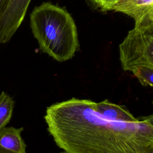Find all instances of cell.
I'll use <instances>...</instances> for the list:
<instances>
[{
	"label": "cell",
	"mask_w": 153,
	"mask_h": 153,
	"mask_svg": "<svg viewBox=\"0 0 153 153\" xmlns=\"http://www.w3.org/2000/svg\"><path fill=\"white\" fill-rule=\"evenodd\" d=\"M96 103L72 97L47 108V130L58 147L67 153H153L149 124L106 119Z\"/></svg>",
	"instance_id": "cell-1"
},
{
	"label": "cell",
	"mask_w": 153,
	"mask_h": 153,
	"mask_svg": "<svg viewBox=\"0 0 153 153\" xmlns=\"http://www.w3.org/2000/svg\"><path fill=\"white\" fill-rule=\"evenodd\" d=\"M30 24L40 50L56 60H68L78 50L79 44L75 22L64 8L43 2L32 11Z\"/></svg>",
	"instance_id": "cell-2"
},
{
	"label": "cell",
	"mask_w": 153,
	"mask_h": 153,
	"mask_svg": "<svg viewBox=\"0 0 153 153\" xmlns=\"http://www.w3.org/2000/svg\"><path fill=\"white\" fill-rule=\"evenodd\" d=\"M119 52L125 71L137 66L153 68V23L148 16L128 32L119 45Z\"/></svg>",
	"instance_id": "cell-3"
},
{
	"label": "cell",
	"mask_w": 153,
	"mask_h": 153,
	"mask_svg": "<svg viewBox=\"0 0 153 153\" xmlns=\"http://www.w3.org/2000/svg\"><path fill=\"white\" fill-rule=\"evenodd\" d=\"M31 0H10L0 17V44L12 38L23 22Z\"/></svg>",
	"instance_id": "cell-4"
},
{
	"label": "cell",
	"mask_w": 153,
	"mask_h": 153,
	"mask_svg": "<svg viewBox=\"0 0 153 153\" xmlns=\"http://www.w3.org/2000/svg\"><path fill=\"white\" fill-rule=\"evenodd\" d=\"M112 10L132 17L137 26L153 11V0H120L114 4Z\"/></svg>",
	"instance_id": "cell-5"
},
{
	"label": "cell",
	"mask_w": 153,
	"mask_h": 153,
	"mask_svg": "<svg viewBox=\"0 0 153 153\" xmlns=\"http://www.w3.org/2000/svg\"><path fill=\"white\" fill-rule=\"evenodd\" d=\"M24 128L5 127L0 130V153H26V144L21 136Z\"/></svg>",
	"instance_id": "cell-6"
},
{
	"label": "cell",
	"mask_w": 153,
	"mask_h": 153,
	"mask_svg": "<svg viewBox=\"0 0 153 153\" xmlns=\"http://www.w3.org/2000/svg\"><path fill=\"white\" fill-rule=\"evenodd\" d=\"M95 108L98 113L109 120L127 123L139 120L126 107L113 103L108 99L96 103Z\"/></svg>",
	"instance_id": "cell-7"
},
{
	"label": "cell",
	"mask_w": 153,
	"mask_h": 153,
	"mask_svg": "<svg viewBox=\"0 0 153 153\" xmlns=\"http://www.w3.org/2000/svg\"><path fill=\"white\" fill-rule=\"evenodd\" d=\"M15 102L13 97L5 91L0 94V130L10 122L13 112Z\"/></svg>",
	"instance_id": "cell-8"
},
{
	"label": "cell",
	"mask_w": 153,
	"mask_h": 153,
	"mask_svg": "<svg viewBox=\"0 0 153 153\" xmlns=\"http://www.w3.org/2000/svg\"><path fill=\"white\" fill-rule=\"evenodd\" d=\"M130 72L133 73L142 85H149L153 87V68L144 66H137L133 68Z\"/></svg>",
	"instance_id": "cell-9"
},
{
	"label": "cell",
	"mask_w": 153,
	"mask_h": 153,
	"mask_svg": "<svg viewBox=\"0 0 153 153\" xmlns=\"http://www.w3.org/2000/svg\"><path fill=\"white\" fill-rule=\"evenodd\" d=\"M120 0H91L97 7L102 11L112 10L114 4Z\"/></svg>",
	"instance_id": "cell-10"
},
{
	"label": "cell",
	"mask_w": 153,
	"mask_h": 153,
	"mask_svg": "<svg viewBox=\"0 0 153 153\" xmlns=\"http://www.w3.org/2000/svg\"><path fill=\"white\" fill-rule=\"evenodd\" d=\"M10 0H0V17L6 10Z\"/></svg>",
	"instance_id": "cell-11"
},
{
	"label": "cell",
	"mask_w": 153,
	"mask_h": 153,
	"mask_svg": "<svg viewBox=\"0 0 153 153\" xmlns=\"http://www.w3.org/2000/svg\"><path fill=\"white\" fill-rule=\"evenodd\" d=\"M152 103L153 105V101L152 102ZM138 120L145 121L146 123H147L148 124H149L153 128V114H151L148 116L140 117L139 118H138Z\"/></svg>",
	"instance_id": "cell-12"
},
{
	"label": "cell",
	"mask_w": 153,
	"mask_h": 153,
	"mask_svg": "<svg viewBox=\"0 0 153 153\" xmlns=\"http://www.w3.org/2000/svg\"><path fill=\"white\" fill-rule=\"evenodd\" d=\"M148 17L149 19L151 20V22L153 23V11L151 12L149 14H148Z\"/></svg>",
	"instance_id": "cell-13"
},
{
	"label": "cell",
	"mask_w": 153,
	"mask_h": 153,
	"mask_svg": "<svg viewBox=\"0 0 153 153\" xmlns=\"http://www.w3.org/2000/svg\"><path fill=\"white\" fill-rule=\"evenodd\" d=\"M59 153H67L66 151H62V152H59Z\"/></svg>",
	"instance_id": "cell-14"
}]
</instances>
